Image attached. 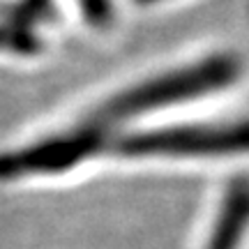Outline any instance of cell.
Wrapping results in <instances>:
<instances>
[{
    "label": "cell",
    "instance_id": "cell-1",
    "mask_svg": "<svg viewBox=\"0 0 249 249\" xmlns=\"http://www.w3.org/2000/svg\"><path fill=\"white\" fill-rule=\"evenodd\" d=\"M240 76V62L229 53L210 55L189 67L169 71L160 79L141 83L104 108L107 118H124L152 108H164L185 99H194L208 92H217L233 86Z\"/></svg>",
    "mask_w": 249,
    "mask_h": 249
},
{
    "label": "cell",
    "instance_id": "cell-2",
    "mask_svg": "<svg viewBox=\"0 0 249 249\" xmlns=\"http://www.w3.org/2000/svg\"><path fill=\"white\" fill-rule=\"evenodd\" d=\"M118 150L132 157H217L249 152V123L233 124H194L169 127L132 134L118 143Z\"/></svg>",
    "mask_w": 249,
    "mask_h": 249
},
{
    "label": "cell",
    "instance_id": "cell-3",
    "mask_svg": "<svg viewBox=\"0 0 249 249\" xmlns=\"http://www.w3.org/2000/svg\"><path fill=\"white\" fill-rule=\"evenodd\" d=\"M104 141L99 129L86 127L67 136L35 143L30 148L0 155V180H17L35 173H60L90 157Z\"/></svg>",
    "mask_w": 249,
    "mask_h": 249
},
{
    "label": "cell",
    "instance_id": "cell-4",
    "mask_svg": "<svg viewBox=\"0 0 249 249\" xmlns=\"http://www.w3.org/2000/svg\"><path fill=\"white\" fill-rule=\"evenodd\" d=\"M249 226V180H235L224 196L222 210L205 249H238Z\"/></svg>",
    "mask_w": 249,
    "mask_h": 249
}]
</instances>
